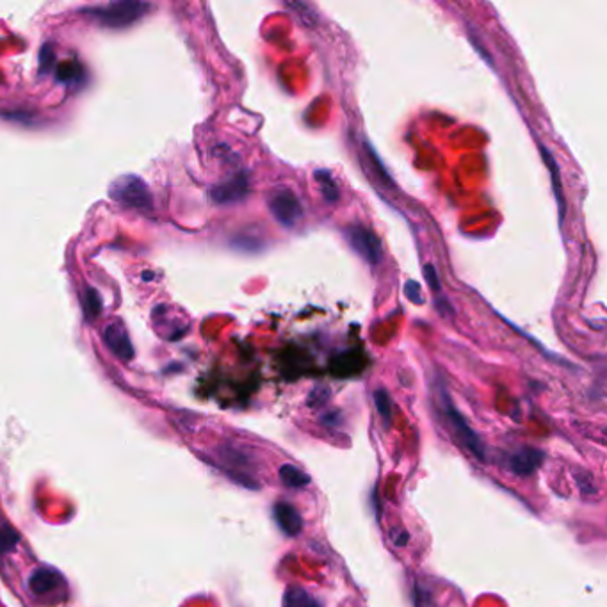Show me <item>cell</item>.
Listing matches in <instances>:
<instances>
[{
    "instance_id": "6da1fadb",
    "label": "cell",
    "mask_w": 607,
    "mask_h": 607,
    "mask_svg": "<svg viewBox=\"0 0 607 607\" xmlns=\"http://www.w3.org/2000/svg\"><path fill=\"white\" fill-rule=\"evenodd\" d=\"M148 11V4L136 2V0H122V2H111L107 6L86 9V15L93 20L100 21L107 27H127L144 17Z\"/></svg>"
},
{
    "instance_id": "30bf717a",
    "label": "cell",
    "mask_w": 607,
    "mask_h": 607,
    "mask_svg": "<svg viewBox=\"0 0 607 607\" xmlns=\"http://www.w3.org/2000/svg\"><path fill=\"white\" fill-rule=\"evenodd\" d=\"M543 454L536 449H522L510 458V469L519 476H529L540 467Z\"/></svg>"
},
{
    "instance_id": "ba28073f",
    "label": "cell",
    "mask_w": 607,
    "mask_h": 607,
    "mask_svg": "<svg viewBox=\"0 0 607 607\" xmlns=\"http://www.w3.org/2000/svg\"><path fill=\"white\" fill-rule=\"evenodd\" d=\"M104 339L107 348L122 360H130L134 356V349H132V344H130L129 335L127 331L123 330L120 324H109L104 331Z\"/></svg>"
},
{
    "instance_id": "8992f818",
    "label": "cell",
    "mask_w": 607,
    "mask_h": 607,
    "mask_svg": "<svg viewBox=\"0 0 607 607\" xmlns=\"http://www.w3.org/2000/svg\"><path fill=\"white\" fill-rule=\"evenodd\" d=\"M248 189H250L248 187V176L239 173V175L232 176L230 180L216 185L210 191V196H212V200L218 205H228V203H235V201L243 200L248 194Z\"/></svg>"
},
{
    "instance_id": "4fadbf2b",
    "label": "cell",
    "mask_w": 607,
    "mask_h": 607,
    "mask_svg": "<svg viewBox=\"0 0 607 607\" xmlns=\"http://www.w3.org/2000/svg\"><path fill=\"white\" fill-rule=\"evenodd\" d=\"M315 180L321 185V191H323V196L328 203H335L339 200V187H337L333 176L330 175V171L326 169H317L315 171Z\"/></svg>"
},
{
    "instance_id": "7c38bea8",
    "label": "cell",
    "mask_w": 607,
    "mask_h": 607,
    "mask_svg": "<svg viewBox=\"0 0 607 607\" xmlns=\"http://www.w3.org/2000/svg\"><path fill=\"white\" fill-rule=\"evenodd\" d=\"M283 607H323L308 591L301 588H289L283 597Z\"/></svg>"
},
{
    "instance_id": "2e32d148",
    "label": "cell",
    "mask_w": 607,
    "mask_h": 607,
    "mask_svg": "<svg viewBox=\"0 0 607 607\" xmlns=\"http://www.w3.org/2000/svg\"><path fill=\"white\" fill-rule=\"evenodd\" d=\"M404 290H407L408 299H411L415 305H420V303H424L422 294H420V285L417 283V281H407V289Z\"/></svg>"
},
{
    "instance_id": "ac0fdd59",
    "label": "cell",
    "mask_w": 607,
    "mask_h": 607,
    "mask_svg": "<svg viewBox=\"0 0 607 607\" xmlns=\"http://www.w3.org/2000/svg\"><path fill=\"white\" fill-rule=\"evenodd\" d=\"M17 540H18L17 532L11 531V529H8V531H4V532H0V550L11 549V547L17 543Z\"/></svg>"
},
{
    "instance_id": "9a60e30c",
    "label": "cell",
    "mask_w": 607,
    "mask_h": 607,
    "mask_svg": "<svg viewBox=\"0 0 607 607\" xmlns=\"http://www.w3.org/2000/svg\"><path fill=\"white\" fill-rule=\"evenodd\" d=\"M374 402H376L377 413L382 415L385 426H389L390 417H392V408H390V398L389 394H386V390L383 389L376 390V392H374Z\"/></svg>"
},
{
    "instance_id": "277c9868",
    "label": "cell",
    "mask_w": 607,
    "mask_h": 607,
    "mask_svg": "<svg viewBox=\"0 0 607 607\" xmlns=\"http://www.w3.org/2000/svg\"><path fill=\"white\" fill-rule=\"evenodd\" d=\"M344 234H346V239H348L349 246H351L362 259L367 260L371 265L380 264V260H382L383 255L382 243H380V239H377L376 234H374L371 228H367V226L364 225H349Z\"/></svg>"
},
{
    "instance_id": "7a4b0ae2",
    "label": "cell",
    "mask_w": 607,
    "mask_h": 607,
    "mask_svg": "<svg viewBox=\"0 0 607 607\" xmlns=\"http://www.w3.org/2000/svg\"><path fill=\"white\" fill-rule=\"evenodd\" d=\"M109 193L114 200L130 207V209L150 210L153 205V198H151L148 185L139 176L134 175L120 176L118 180L113 182Z\"/></svg>"
},
{
    "instance_id": "5bb4252c",
    "label": "cell",
    "mask_w": 607,
    "mask_h": 607,
    "mask_svg": "<svg viewBox=\"0 0 607 607\" xmlns=\"http://www.w3.org/2000/svg\"><path fill=\"white\" fill-rule=\"evenodd\" d=\"M280 478L290 488H303L310 483V478L303 474L301 470L296 469L294 465H281L280 467Z\"/></svg>"
},
{
    "instance_id": "3957f363",
    "label": "cell",
    "mask_w": 607,
    "mask_h": 607,
    "mask_svg": "<svg viewBox=\"0 0 607 607\" xmlns=\"http://www.w3.org/2000/svg\"><path fill=\"white\" fill-rule=\"evenodd\" d=\"M269 210L272 218L285 228H294L303 218L301 201L289 187H278L272 191L269 196Z\"/></svg>"
},
{
    "instance_id": "9c48e42d",
    "label": "cell",
    "mask_w": 607,
    "mask_h": 607,
    "mask_svg": "<svg viewBox=\"0 0 607 607\" xmlns=\"http://www.w3.org/2000/svg\"><path fill=\"white\" fill-rule=\"evenodd\" d=\"M274 520H277L278 527L287 534V536H296L303 529L301 516L297 513L294 506L289 503H278L274 506Z\"/></svg>"
},
{
    "instance_id": "5b68a950",
    "label": "cell",
    "mask_w": 607,
    "mask_h": 607,
    "mask_svg": "<svg viewBox=\"0 0 607 607\" xmlns=\"http://www.w3.org/2000/svg\"><path fill=\"white\" fill-rule=\"evenodd\" d=\"M444 404H445L444 408H445V413H447L449 422H451L452 429H454V433H456L458 438L461 440V444L465 445V447L469 449V451L472 452L474 456L478 458V460L485 461L486 460L485 447H483L479 436L476 435L472 429H470L469 424L465 422V419H463V417H461V415L458 413L456 410H454V407H452V402L449 401L447 395H444Z\"/></svg>"
},
{
    "instance_id": "8fae6325",
    "label": "cell",
    "mask_w": 607,
    "mask_h": 607,
    "mask_svg": "<svg viewBox=\"0 0 607 607\" xmlns=\"http://www.w3.org/2000/svg\"><path fill=\"white\" fill-rule=\"evenodd\" d=\"M541 156H543L545 164H547V168H549L550 173V178H552V189H554V194H556V201H557V210H559V223H563V218H565V198H563L561 193V178H559V168H557L556 160H554L552 153L545 147H541Z\"/></svg>"
},
{
    "instance_id": "52a82bcc",
    "label": "cell",
    "mask_w": 607,
    "mask_h": 607,
    "mask_svg": "<svg viewBox=\"0 0 607 607\" xmlns=\"http://www.w3.org/2000/svg\"><path fill=\"white\" fill-rule=\"evenodd\" d=\"M59 584H64L63 577L54 568H38L34 570L29 579V588L34 595L45 597L48 593H54L59 588Z\"/></svg>"
},
{
    "instance_id": "e0dca14e",
    "label": "cell",
    "mask_w": 607,
    "mask_h": 607,
    "mask_svg": "<svg viewBox=\"0 0 607 607\" xmlns=\"http://www.w3.org/2000/svg\"><path fill=\"white\" fill-rule=\"evenodd\" d=\"M424 274H426V280H427V283H429V287H431L435 292H440V289H442V287H440V278H438V272H436V269L433 268L431 264H427Z\"/></svg>"
}]
</instances>
